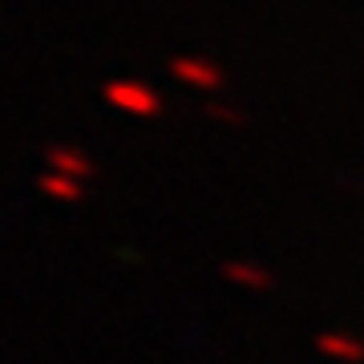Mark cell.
I'll return each instance as SVG.
<instances>
[{
  "instance_id": "obj_6",
  "label": "cell",
  "mask_w": 364,
  "mask_h": 364,
  "mask_svg": "<svg viewBox=\"0 0 364 364\" xmlns=\"http://www.w3.org/2000/svg\"><path fill=\"white\" fill-rule=\"evenodd\" d=\"M223 275H227V279H239V284H251V287H267V275H263L259 267H243V263H227V267H223Z\"/></svg>"
},
{
  "instance_id": "obj_3",
  "label": "cell",
  "mask_w": 364,
  "mask_h": 364,
  "mask_svg": "<svg viewBox=\"0 0 364 364\" xmlns=\"http://www.w3.org/2000/svg\"><path fill=\"white\" fill-rule=\"evenodd\" d=\"M316 348L328 352V356H336V360H364V348L356 344V340H348V336H332V332H324V336L316 340Z\"/></svg>"
},
{
  "instance_id": "obj_5",
  "label": "cell",
  "mask_w": 364,
  "mask_h": 364,
  "mask_svg": "<svg viewBox=\"0 0 364 364\" xmlns=\"http://www.w3.org/2000/svg\"><path fill=\"white\" fill-rule=\"evenodd\" d=\"M49 162L57 174H90V162L77 158L73 150H49Z\"/></svg>"
},
{
  "instance_id": "obj_4",
  "label": "cell",
  "mask_w": 364,
  "mask_h": 364,
  "mask_svg": "<svg viewBox=\"0 0 364 364\" xmlns=\"http://www.w3.org/2000/svg\"><path fill=\"white\" fill-rule=\"evenodd\" d=\"M41 191L53 198H65V203H77L81 198V186L73 178H65V174H49V178H41Z\"/></svg>"
},
{
  "instance_id": "obj_1",
  "label": "cell",
  "mask_w": 364,
  "mask_h": 364,
  "mask_svg": "<svg viewBox=\"0 0 364 364\" xmlns=\"http://www.w3.org/2000/svg\"><path fill=\"white\" fill-rule=\"evenodd\" d=\"M105 97L117 105V109H126V114H158V93L138 85V81H114V85H105Z\"/></svg>"
},
{
  "instance_id": "obj_2",
  "label": "cell",
  "mask_w": 364,
  "mask_h": 364,
  "mask_svg": "<svg viewBox=\"0 0 364 364\" xmlns=\"http://www.w3.org/2000/svg\"><path fill=\"white\" fill-rule=\"evenodd\" d=\"M170 73L182 81H191V85H198V90H219V69L215 65H203V61H170Z\"/></svg>"
}]
</instances>
